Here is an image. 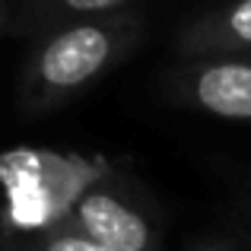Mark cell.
Here are the masks:
<instances>
[{
	"instance_id": "cell-1",
	"label": "cell",
	"mask_w": 251,
	"mask_h": 251,
	"mask_svg": "<svg viewBox=\"0 0 251 251\" xmlns=\"http://www.w3.org/2000/svg\"><path fill=\"white\" fill-rule=\"evenodd\" d=\"M143 38L147 19L134 6L42 32L19 74V108L45 115L76 102L127 61Z\"/></svg>"
},
{
	"instance_id": "cell-2",
	"label": "cell",
	"mask_w": 251,
	"mask_h": 251,
	"mask_svg": "<svg viewBox=\"0 0 251 251\" xmlns=\"http://www.w3.org/2000/svg\"><path fill=\"white\" fill-rule=\"evenodd\" d=\"M111 162L105 156L61 153L42 147H13L0 153V188L6 232L35 235L64 223L67 210L89 184L105 178Z\"/></svg>"
},
{
	"instance_id": "cell-3",
	"label": "cell",
	"mask_w": 251,
	"mask_h": 251,
	"mask_svg": "<svg viewBox=\"0 0 251 251\" xmlns=\"http://www.w3.org/2000/svg\"><path fill=\"white\" fill-rule=\"evenodd\" d=\"M64 223L111 251H162L159 226L140 201L118 188L115 172L89 184L67 210Z\"/></svg>"
},
{
	"instance_id": "cell-4",
	"label": "cell",
	"mask_w": 251,
	"mask_h": 251,
	"mask_svg": "<svg viewBox=\"0 0 251 251\" xmlns=\"http://www.w3.org/2000/svg\"><path fill=\"white\" fill-rule=\"evenodd\" d=\"M169 99L175 105L207 111L223 121L251 124V57L201 54L169 74Z\"/></svg>"
},
{
	"instance_id": "cell-5",
	"label": "cell",
	"mask_w": 251,
	"mask_h": 251,
	"mask_svg": "<svg viewBox=\"0 0 251 251\" xmlns=\"http://www.w3.org/2000/svg\"><path fill=\"white\" fill-rule=\"evenodd\" d=\"M178 51L184 57L251 54V0H226L184 23Z\"/></svg>"
},
{
	"instance_id": "cell-6",
	"label": "cell",
	"mask_w": 251,
	"mask_h": 251,
	"mask_svg": "<svg viewBox=\"0 0 251 251\" xmlns=\"http://www.w3.org/2000/svg\"><path fill=\"white\" fill-rule=\"evenodd\" d=\"M127 6H134V0H10V19L3 35L38 38L42 32L57 25L105 16Z\"/></svg>"
},
{
	"instance_id": "cell-7",
	"label": "cell",
	"mask_w": 251,
	"mask_h": 251,
	"mask_svg": "<svg viewBox=\"0 0 251 251\" xmlns=\"http://www.w3.org/2000/svg\"><path fill=\"white\" fill-rule=\"evenodd\" d=\"M25 251H111V248L99 245L89 235H83V232H76V229H70L67 223H61V226H54V229L35 232L32 242L25 245Z\"/></svg>"
},
{
	"instance_id": "cell-8",
	"label": "cell",
	"mask_w": 251,
	"mask_h": 251,
	"mask_svg": "<svg viewBox=\"0 0 251 251\" xmlns=\"http://www.w3.org/2000/svg\"><path fill=\"white\" fill-rule=\"evenodd\" d=\"M6 19H10V0H0V35L6 32Z\"/></svg>"
},
{
	"instance_id": "cell-9",
	"label": "cell",
	"mask_w": 251,
	"mask_h": 251,
	"mask_svg": "<svg viewBox=\"0 0 251 251\" xmlns=\"http://www.w3.org/2000/svg\"><path fill=\"white\" fill-rule=\"evenodd\" d=\"M191 251H229V248L220 245V242H201V245H194Z\"/></svg>"
}]
</instances>
